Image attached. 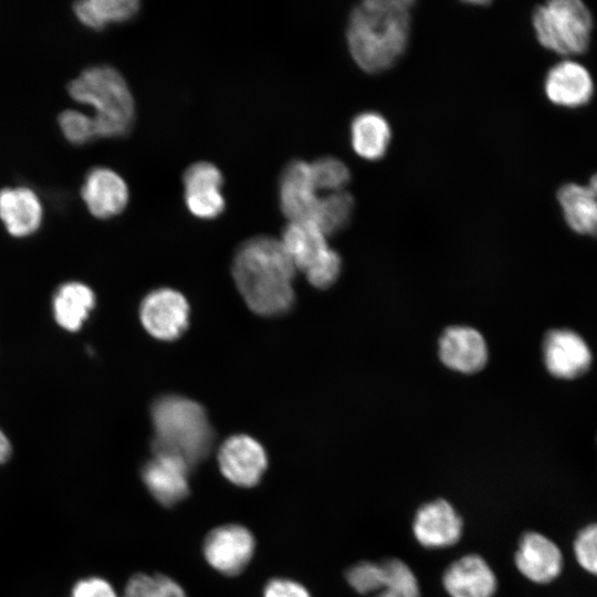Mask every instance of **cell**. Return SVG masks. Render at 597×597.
<instances>
[{"label": "cell", "mask_w": 597, "mask_h": 597, "mask_svg": "<svg viewBox=\"0 0 597 597\" xmlns=\"http://www.w3.org/2000/svg\"><path fill=\"white\" fill-rule=\"evenodd\" d=\"M295 272L281 240L266 235L247 240L232 263L240 294L251 311L263 316L281 315L292 307Z\"/></svg>", "instance_id": "cell-1"}, {"label": "cell", "mask_w": 597, "mask_h": 597, "mask_svg": "<svg viewBox=\"0 0 597 597\" xmlns=\"http://www.w3.org/2000/svg\"><path fill=\"white\" fill-rule=\"evenodd\" d=\"M412 6L409 0H368L352 10L346 41L359 69L380 73L400 59L409 41Z\"/></svg>", "instance_id": "cell-2"}, {"label": "cell", "mask_w": 597, "mask_h": 597, "mask_svg": "<svg viewBox=\"0 0 597 597\" xmlns=\"http://www.w3.org/2000/svg\"><path fill=\"white\" fill-rule=\"evenodd\" d=\"M153 453H171L190 467L210 452L214 433L205 409L196 401L177 395L158 398L151 406Z\"/></svg>", "instance_id": "cell-3"}, {"label": "cell", "mask_w": 597, "mask_h": 597, "mask_svg": "<svg viewBox=\"0 0 597 597\" xmlns=\"http://www.w3.org/2000/svg\"><path fill=\"white\" fill-rule=\"evenodd\" d=\"M70 96L95 111L92 117L97 136L118 137L128 133L135 117V104L124 76L109 65L83 70L67 85Z\"/></svg>", "instance_id": "cell-4"}, {"label": "cell", "mask_w": 597, "mask_h": 597, "mask_svg": "<svg viewBox=\"0 0 597 597\" xmlns=\"http://www.w3.org/2000/svg\"><path fill=\"white\" fill-rule=\"evenodd\" d=\"M537 41L564 56L583 54L590 44L594 27L588 7L580 0H552L537 6L532 14Z\"/></svg>", "instance_id": "cell-5"}, {"label": "cell", "mask_w": 597, "mask_h": 597, "mask_svg": "<svg viewBox=\"0 0 597 597\" xmlns=\"http://www.w3.org/2000/svg\"><path fill=\"white\" fill-rule=\"evenodd\" d=\"M139 317L144 328L155 338L172 341L188 326L189 305L178 291L163 287L148 293L142 301Z\"/></svg>", "instance_id": "cell-6"}, {"label": "cell", "mask_w": 597, "mask_h": 597, "mask_svg": "<svg viewBox=\"0 0 597 597\" xmlns=\"http://www.w3.org/2000/svg\"><path fill=\"white\" fill-rule=\"evenodd\" d=\"M255 548L252 533L244 526L227 524L211 530L203 541V555L218 572L240 574L251 561Z\"/></svg>", "instance_id": "cell-7"}, {"label": "cell", "mask_w": 597, "mask_h": 597, "mask_svg": "<svg viewBox=\"0 0 597 597\" xmlns=\"http://www.w3.org/2000/svg\"><path fill=\"white\" fill-rule=\"evenodd\" d=\"M221 473L238 486L251 488L259 483L266 465L264 448L250 436L234 434L218 451Z\"/></svg>", "instance_id": "cell-8"}, {"label": "cell", "mask_w": 597, "mask_h": 597, "mask_svg": "<svg viewBox=\"0 0 597 597\" xmlns=\"http://www.w3.org/2000/svg\"><path fill=\"white\" fill-rule=\"evenodd\" d=\"M462 532V517L444 499L423 503L413 516V536L426 548L450 547L460 541Z\"/></svg>", "instance_id": "cell-9"}, {"label": "cell", "mask_w": 597, "mask_h": 597, "mask_svg": "<svg viewBox=\"0 0 597 597\" xmlns=\"http://www.w3.org/2000/svg\"><path fill=\"white\" fill-rule=\"evenodd\" d=\"M191 467L180 457L156 452L142 468V480L153 498L164 506H172L189 494L188 473Z\"/></svg>", "instance_id": "cell-10"}, {"label": "cell", "mask_w": 597, "mask_h": 597, "mask_svg": "<svg viewBox=\"0 0 597 597\" xmlns=\"http://www.w3.org/2000/svg\"><path fill=\"white\" fill-rule=\"evenodd\" d=\"M517 570L535 584H548L562 573L564 561L559 547L538 532H526L514 555Z\"/></svg>", "instance_id": "cell-11"}, {"label": "cell", "mask_w": 597, "mask_h": 597, "mask_svg": "<svg viewBox=\"0 0 597 597\" xmlns=\"http://www.w3.org/2000/svg\"><path fill=\"white\" fill-rule=\"evenodd\" d=\"M182 180L186 205L195 217L212 219L223 211L226 201L220 191L223 177L217 166L195 163L186 169Z\"/></svg>", "instance_id": "cell-12"}, {"label": "cell", "mask_w": 597, "mask_h": 597, "mask_svg": "<svg viewBox=\"0 0 597 597\" xmlns=\"http://www.w3.org/2000/svg\"><path fill=\"white\" fill-rule=\"evenodd\" d=\"M313 182L311 164L289 163L280 178V206L290 221H312L320 197Z\"/></svg>", "instance_id": "cell-13"}, {"label": "cell", "mask_w": 597, "mask_h": 597, "mask_svg": "<svg viewBox=\"0 0 597 597\" xmlns=\"http://www.w3.org/2000/svg\"><path fill=\"white\" fill-rule=\"evenodd\" d=\"M544 92L553 104L575 108L586 105L591 100L594 81L583 64L566 59L547 71Z\"/></svg>", "instance_id": "cell-14"}, {"label": "cell", "mask_w": 597, "mask_h": 597, "mask_svg": "<svg viewBox=\"0 0 597 597\" xmlns=\"http://www.w3.org/2000/svg\"><path fill=\"white\" fill-rule=\"evenodd\" d=\"M442 585L450 597H493L498 580L482 556L467 554L446 568Z\"/></svg>", "instance_id": "cell-15"}, {"label": "cell", "mask_w": 597, "mask_h": 597, "mask_svg": "<svg viewBox=\"0 0 597 597\" xmlns=\"http://www.w3.org/2000/svg\"><path fill=\"white\" fill-rule=\"evenodd\" d=\"M81 196L94 217L107 219L125 209L129 192L126 182L116 171L107 167H95L85 176Z\"/></svg>", "instance_id": "cell-16"}, {"label": "cell", "mask_w": 597, "mask_h": 597, "mask_svg": "<svg viewBox=\"0 0 597 597\" xmlns=\"http://www.w3.org/2000/svg\"><path fill=\"white\" fill-rule=\"evenodd\" d=\"M543 349L548 371L558 378H575L584 374L591 362L586 342L569 329H553L547 333Z\"/></svg>", "instance_id": "cell-17"}, {"label": "cell", "mask_w": 597, "mask_h": 597, "mask_svg": "<svg viewBox=\"0 0 597 597\" xmlns=\"http://www.w3.org/2000/svg\"><path fill=\"white\" fill-rule=\"evenodd\" d=\"M439 355L444 365L460 373H474L486 363L488 348L482 335L465 326L448 328L439 342Z\"/></svg>", "instance_id": "cell-18"}, {"label": "cell", "mask_w": 597, "mask_h": 597, "mask_svg": "<svg viewBox=\"0 0 597 597\" xmlns=\"http://www.w3.org/2000/svg\"><path fill=\"white\" fill-rule=\"evenodd\" d=\"M568 227L585 235L597 237V172L587 185L567 182L556 193Z\"/></svg>", "instance_id": "cell-19"}, {"label": "cell", "mask_w": 597, "mask_h": 597, "mask_svg": "<svg viewBox=\"0 0 597 597\" xmlns=\"http://www.w3.org/2000/svg\"><path fill=\"white\" fill-rule=\"evenodd\" d=\"M43 219V207L38 195L28 187L0 190V220L13 237L23 238L35 232Z\"/></svg>", "instance_id": "cell-20"}, {"label": "cell", "mask_w": 597, "mask_h": 597, "mask_svg": "<svg viewBox=\"0 0 597 597\" xmlns=\"http://www.w3.org/2000/svg\"><path fill=\"white\" fill-rule=\"evenodd\" d=\"M326 237L312 221H290L281 242L296 270L305 272L329 249Z\"/></svg>", "instance_id": "cell-21"}, {"label": "cell", "mask_w": 597, "mask_h": 597, "mask_svg": "<svg viewBox=\"0 0 597 597\" xmlns=\"http://www.w3.org/2000/svg\"><path fill=\"white\" fill-rule=\"evenodd\" d=\"M95 306L94 292L81 282L62 284L53 297V315L60 327L78 331Z\"/></svg>", "instance_id": "cell-22"}, {"label": "cell", "mask_w": 597, "mask_h": 597, "mask_svg": "<svg viewBox=\"0 0 597 597\" xmlns=\"http://www.w3.org/2000/svg\"><path fill=\"white\" fill-rule=\"evenodd\" d=\"M391 130L386 118L375 112H363L350 124L354 151L367 160L381 158L388 149Z\"/></svg>", "instance_id": "cell-23"}, {"label": "cell", "mask_w": 597, "mask_h": 597, "mask_svg": "<svg viewBox=\"0 0 597 597\" xmlns=\"http://www.w3.org/2000/svg\"><path fill=\"white\" fill-rule=\"evenodd\" d=\"M139 6L137 0H85L75 2L73 11L84 25L101 29L111 22L133 18Z\"/></svg>", "instance_id": "cell-24"}, {"label": "cell", "mask_w": 597, "mask_h": 597, "mask_svg": "<svg viewBox=\"0 0 597 597\" xmlns=\"http://www.w3.org/2000/svg\"><path fill=\"white\" fill-rule=\"evenodd\" d=\"M354 198L345 191H337L320 197L313 217L314 222L326 235L343 229L354 211Z\"/></svg>", "instance_id": "cell-25"}, {"label": "cell", "mask_w": 597, "mask_h": 597, "mask_svg": "<svg viewBox=\"0 0 597 597\" xmlns=\"http://www.w3.org/2000/svg\"><path fill=\"white\" fill-rule=\"evenodd\" d=\"M383 563L385 579L370 597H421L418 579L407 563L396 557L383 559Z\"/></svg>", "instance_id": "cell-26"}, {"label": "cell", "mask_w": 597, "mask_h": 597, "mask_svg": "<svg viewBox=\"0 0 597 597\" xmlns=\"http://www.w3.org/2000/svg\"><path fill=\"white\" fill-rule=\"evenodd\" d=\"M123 597H186V594L165 575L136 574L127 582Z\"/></svg>", "instance_id": "cell-27"}, {"label": "cell", "mask_w": 597, "mask_h": 597, "mask_svg": "<svg viewBox=\"0 0 597 597\" xmlns=\"http://www.w3.org/2000/svg\"><path fill=\"white\" fill-rule=\"evenodd\" d=\"M313 182L316 190L328 193L344 190L350 180L348 167L338 158L326 156L311 164Z\"/></svg>", "instance_id": "cell-28"}, {"label": "cell", "mask_w": 597, "mask_h": 597, "mask_svg": "<svg viewBox=\"0 0 597 597\" xmlns=\"http://www.w3.org/2000/svg\"><path fill=\"white\" fill-rule=\"evenodd\" d=\"M345 578L359 595H374L385 579V566L381 562L360 561L347 568Z\"/></svg>", "instance_id": "cell-29"}, {"label": "cell", "mask_w": 597, "mask_h": 597, "mask_svg": "<svg viewBox=\"0 0 597 597\" xmlns=\"http://www.w3.org/2000/svg\"><path fill=\"white\" fill-rule=\"evenodd\" d=\"M64 137L73 144H83L96 135L94 121L77 109H65L57 117Z\"/></svg>", "instance_id": "cell-30"}, {"label": "cell", "mask_w": 597, "mask_h": 597, "mask_svg": "<svg viewBox=\"0 0 597 597\" xmlns=\"http://www.w3.org/2000/svg\"><path fill=\"white\" fill-rule=\"evenodd\" d=\"M573 548L579 566L597 576V523L586 525L576 534Z\"/></svg>", "instance_id": "cell-31"}, {"label": "cell", "mask_w": 597, "mask_h": 597, "mask_svg": "<svg viewBox=\"0 0 597 597\" xmlns=\"http://www.w3.org/2000/svg\"><path fill=\"white\" fill-rule=\"evenodd\" d=\"M341 271V258L336 251L328 249L321 259L304 273L307 281L318 289L332 285Z\"/></svg>", "instance_id": "cell-32"}, {"label": "cell", "mask_w": 597, "mask_h": 597, "mask_svg": "<svg viewBox=\"0 0 597 597\" xmlns=\"http://www.w3.org/2000/svg\"><path fill=\"white\" fill-rule=\"evenodd\" d=\"M70 597H117V594L106 579L91 576L77 580Z\"/></svg>", "instance_id": "cell-33"}, {"label": "cell", "mask_w": 597, "mask_h": 597, "mask_svg": "<svg viewBox=\"0 0 597 597\" xmlns=\"http://www.w3.org/2000/svg\"><path fill=\"white\" fill-rule=\"evenodd\" d=\"M264 597H311L307 589L291 579L275 578L264 588Z\"/></svg>", "instance_id": "cell-34"}, {"label": "cell", "mask_w": 597, "mask_h": 597, "mask_svg": "<svg viewBox=\"0 0 597 597\" xmlns=\"http://www.w3.org/2000/svg\"><path fill=\"white\" fill-rule=\"evenodd\" d=\"M12 454V446L9 438L0 429V465L6 463Z\"/></svg>", "instance_id": "cell-35"}]
</instances>
